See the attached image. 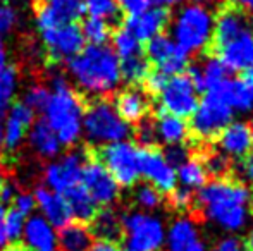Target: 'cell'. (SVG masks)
Returning a JSON list of instances; mask_svg holds the SVG:
<instances>
[{"label": "cell", "mask_w": 253, "mask_h": 251, "mask_svg": "<svg viewBox=\"0 0 253 251\" xmlns=\"http://www.w3.org/2000/svg\"><path fill=\"white\" fill-rule=\"evenodd\" d=\"M197 203L207 220L227 232H238L250 220V189L233 179H213L198 189Z\"/></svg>", "instance_id": "6da1fadb"}, {"label": "cell", "mask_w": 253, "mask_h": 251, "mask_svg": "<svg viewBox=\"0 0 253 251\" xmlns=\"http://www.w3.org/2000/svg\"><path fill=\"white\" fill-rule=\"evenodd\" d=\"M67 71L76 86L84 93L105 98L119 88L121 64L107 45H88L67 61Z\"/></svg>", "instance_id": "7a4b0ae2"}, {"label": "cell", "mask_w": 253, "mask_h": 251, "mask_svg": "<svg viewBox=\"0 0 253 251\" xmlns=\"http://www.w3.org/2000/svg\"><path fill=\"white\" fill-rule=\"evenodd\" d=\"M43 112V121L55 133L62 146H74L80 141L83 136L84 104L64 76H55L52 79L50 98Z\"/></svg>", "instance_id": "3957f363"}, {"label": "cell", "mask_w": 253, "mask_h": 251, "mask_svg": "<svg viewBox=\"0 0 253 251\" xmlns=\"http://www.w3.org/2000/svg\"><path fill=\"white\" fill-rule=\"evenodd\" d=\"M213 14L207 5L188 3L181 7L172 23V40L186 55L200 54L212 43Z\"/></svg>", "instance_id": "277c9868"}, {"label": "cell", "mask_w": 253, "mask_h": 251, "mask_svg": "<svg viewBox=\"0 0 253 251\" xmlns=\"http://www.w3.org/2000/svg\"><path fill=\"white\" fill-rule=\"evenodd\" d=\"M83 134L91 144L107 146L126 141L131 134V127L117 114L112 102L107 98H97L88 107H84Z\"/></svg>", "instance_id": "5b68a950"}, {"label": "cell", "mask_w": 253, "mask_h": 251, "mask_svg": "<svg viewBox=\"0 0 253 251\" xmlns=\"http://www.w3.org/2000/svg\"><path fill=\"white\" fill-rule=\"evenodd\" d=\"M123 251H162L166 225L150 212L123 215Z\"/></svg>", "instance_id": "8992f818"}, {"label": "cell", "mask_w": 253, "mask_h": 251, "mask_svg": "<svg viewBox=\"0 0 253 251\" xmlns=\"http://www.w3.org/2000/svg\"><path fill=\"white\" fill-rule=\"evenodd\" d=\"M140 151L131 141H119L102 146L98 162L109 171L119 188H131L140 179Z\"/></svg>", "instance_id": "52a82bcc"}, {"label": "cell", "mask_w": 253, "mask_h": 251, "mask_svg": "<svg viewBox=\"0 0 253 251\" xmlns=\"http://www.w3.org/2000/svg\"><path fill=\"white\" fill-rule=\"evenodd\" d=\"M233 117L234 112L227 107L226 102L217 93L207 91L191 115V131L200 140H212L233 122Z\"/></svg>", "instance_id": "ba28073f"}, {"label": "cell", "mask_w": 253, "mask_h": 251, "mask_svg": "<svg viewBox=\"0 0 253 251\" xmlns=\"http://www.w3.org/2000/svg\"><path fill=\"white\" fill-rule=\"evenodd\" d=\"M198 90L188 74H177L167 79L166 86L159 93V104L162 112L176 115L179 119L191 117L197 108Z\"/></svg>", "instance_id": "9c48e42d"}, {"label": "cell", "mask_w": 253, "mask_h": 251, "mask_svg": "<svg viewBox=\"0 0 253 251\" xmlns=\"http://www.w3.org/2000/svg\"><path fill=\"white\" fill-rule=\"evenodd\" d=\"M86 160L84 151L73 150L57 158L55 162H50L43 171V181L47 184L45 188L59 194H66L69 189L76 188L78 184H81V174Z\"/></svg>", "instance_id": "30bf717a"}, {"label": "cell", "mask_w": 253, "mask_h": 251, "mask_svg": "<svg viewBox=\"0 0 253 251\" xmlns=\"http://www.w3.org/2000/svg\"><path fill=\"white\" fill-rule=\"evenodd\" d=\"M143 54L147 61L155 64L157 71L167 77L183 74V71L188 67V57H190L167 35H159L148 40Z\"/></svg>", "instance_id": "8fae6325"}, {"label": "cell", "mask_w": 253, "mask_h": 251, "mask_svg": "<svg viewBox=\"0 0 253 251\" xmlns=\"http://www.w3.org/2000/svg\"><path fill=\"white\" fill-rule=\"evenodd\" d=\"M40 36L48 52V57L53 62H67L80 54L86 43L78 24H67V26L40 31Z\"/></svg>", "instance_id": "7c38bea8"}, {"label": "cell", "mask_w": 253, "mask_h": 251, "mask_svg": "<svg viewBox=\"0 0 253 251\" xmlns=\"http://www.w3.org/2000/svg\"><path fill=\"white\" fill-rule=\"evenodd\" d=\"M81 186L86 189L95 205L110 207L119 198V184L98 160H86L81 174Z\"/></svg>", "instance_id": "4fadbf2b"}, {"label": "cell", "mask_w": 253, "mask_h": 251, "mask_svg": "<svg viewBox=\"0 0 253 251\" xmlns=\"http://www.w3.org/2000/svg\"><path fill=\"white\" fill-rule=\"evenodd\" d=\"M140 176L160 193H170L177 184L176 169L167 162L162 151L153 148H143L140 151Z\"/></svg>", "instance_id": "5bb4252c"}, {"label": "cell", "mask_w": 253, "mask_h": 251, "mask_svg": "<svg viewBox=\"0 0 253 251\" xmlns=\"http://www.w3.org/2000/svg\"><path fill=\"white\" fill-rule=\"evenodd\" d=\"M83 14L84 7L81 0H42L37 7L38 31L76 24Z\"/></svg>", "instance_id": "9a60e30c"}, {"label": "cell", "mask_w": 253, "mask_h": 251, "mask_svg": "<svg viewBox=\"0 0 253 251\" xmlns=\"http://www.w3.org/2000/svg\"><path fill=\"white\" fill-rule=\"evenodd\" d=\"M166 251H209L197 222L190 217H177L166 229Z\"/></svg>", "instance_id": "2e32d148"}, {"label": "cell", "mask_w": 253, "mask_h": 251, "mask_svg": "<svg viewBox=\"0 0 253 251\" xmlns=\"http://www.w3.org/2000/svg\"><path fill=\"white\" fill-rule=\"evenodd\" d=\"M217 54L227 72H247L253 66V31L248 30L227 43L220 45Z\"/></svg>", "instance_id": "e0dca14e"}, {"label": "cell", "mask_w": 253, "mask_h": 251, "mask_svg": "<svg viewBox=\"0 0 253 251\" xmlns=\"http://www.w3.org/2000/svg\"><path fill=\"white\" fill-rule=\"evenodd\" d=\"M169 12L164 7H150L138 16H131L126 19V30L136 38L138 41H148L152 38L164 35V30L169 26Z\"/></svg>", "instance_id": "ac0fdd59"}, {"label": "cell", "mask_w": 253, "mask_h": 251, "mask_svg": "<svg viewBox=\"0 0 253 251\" xmlns=\"http://www.w3.org/2000/svg\"><path fill=\"white\" fill-rule=\"evenodd\" d=\"M248 30H252V24L247 14L243 10L236 9L234 5L226 7L213 17V47L219 48L220 45L227 43V41L240 36L241 33Z\"/></svg>", "instance_id": "d6986e66"}, {"label": "cell", "mask_w": 253, "mask_h": 251, "mask_svg": "<svg viewBox=\"0 0 253 251\" xmlns=\"http://www.w3.org/2000/svg\"><path fill=\"white\" fill-rule=\"evenodd\" d=\"M35 201H37V208L42 212V217L52 225L53 229H62L69 222H73V215L67 207V201L62 194L55 193V191L45 188V186H38L33 193Z\"/></svg>", "instance_id": "ffe728a7"}, {"label": "cell", "mask_w": 253, "mask_h": 251, "mask_svg": "<svg viewBox=\"0 0 253 251\" xmlns=\"http://www.w3.org/2000/svg\"><path fill=\"white\" fill-rule=\"evenodd\" d=\"M35 122V112L24 104H14L7 112L3 121V140L2 144L7 150H16L26 138L31 124Z\"/></svg>", "instance_id": "44dd1931"}, {"label": "cell", "mask_w": 253, "mask_h": 251, "mask_svg": "<svg viewBox=\"0 0 253 251\" xmlns=\"http://www.w3.org/2000/svg\"><path fill=\"white\" fill-rule=\"evenodd\" d=\"M212 93H217L233 112L250 114L253 112V86L247 79L226 77Z\"/></svg>", "instance_id": "7402d4cb"}, {"label": "cell", "mask_w": 253, "mask_h": 251, "mask_svg": "<svg viewBox=\"0 0 253 251\" xmlns=\"http://www.w3.org/2000/svg\"><path fill=\"white\" fill-rule=\"evenodd\" d=\"M252 146L253 140L250 127L245 122L233 121L219 134L220 153L226 155L227 158H245L252 151Z\"/></svg>", "instance_id": "603a6c76"}, {"label": "cell", "mask_w": 253, "mask_h": 251, "mask_svg": "<svg viewBox=\"0 0 253 251\" xmlns=\"http://www.w3.org/2000/svg\"><path fill=\"white\" fill-rule=\"evenodd\" d=\"M23 239L28 251H53L57 234L55 229L42 215H30L24 222Z\"/></svg>", "instance_id": "cb8c5ba5"}, {"label": "cell", "mask_w": 253, "mask_h": 251, "mask_svg": "<svg viewBox=\"0 0 253 251\" xmlns=\"http://www.w3.org/2000/svg\"><path fill=\"white\" fill-rule=\"evenodd\" d=\"M117 114L127 122V124H134V122H141L148 114L150 108V102H148L147 95L138 88H127V90L121 91L116 97L114 102Z\"/></svg>", "instance_id": "d4e9b609"}, {"label": "cell", "mask_w": 253, "mask_h": 251, "mask_svg": "<svg viewBox=\"0 0 253 251\" xmlns=\"http://www.w3.org/2000/svg\"><path fill=\"white\" fill-rule=\"evenodd\" d=\"M91 245H93V234L88 224L69 222L62 229H59L55 243L59 251H88Z\"/></svg>", "instance_id": "484cf974"}, {"label": "cell", "mask_w": 253, "mask_h": 251, "mask_svg": "<svg viewBox=\"0 0 253 251\" xmlns=\"http://www.w3.org/2000/svg\"><path fill=\"white\" fill-rule=\"evenodd\" d=\"M26 136H28V141H30L31 148H33L40 157H43V158L59 157L62 144L59 143L55 133L48 127V124L45 121L33 122Z\"/></svg>", "instance_id": "4316f807"}, {"label": "cell", "mask_w": 253, "mask_h": 251, "mask_svg": "<svg viewBox=\"0 0 253 251\" xmlns=\"http://www.w3.org/2000/svg\"><path fill=\"white\" fill-rule=\"evenodd\" d=\"M153 127H155L157 140L166 143L167 146L183 144L190 133V127L184 122V119L166 114V112H159V117L153 122Z\"/></svg>", "instance_id": "83f0119b"}, {"label": "cell", "mask_w": 253, "mask_h": 251, "mask_svg": "<svg viewBox=\"0 0 253 251\" xmlns=\"http://www.w3.org/2000/svg\"><path fill=\"white\" fill-rule=\"evenodd\" d=\"M90 231L93 238H98V241L116 243V239L123 234V217L112 208H103L91 218Z\"/></svg>", "instance_id": "f1b7e54d"}, {"label": "cell", "mask_w": 253, "mask_h": 251, "mask_svg": "<svg viewBox=\"0 0 253 251\" xmlns=\"http://www.w3.org/2000/svg\"><path fill=\"white\" fill-rule=\"evenodd\" d=\"M67 201V207L71 210L73 218H76V222H91V218L97 214V205L93 203V200L90 198V194L86 193V189L81 184H78L76 188L69 189L66 194H62Z\"/></svg>", "instance_id": "f546056e"}, {"label": "cell", "mask_w": 253, "mask_h": 251, "mask_svg": "<svg viewBox=\"0 0 253 251\" xmlns=\"http://www.w3.org/2000/svg\"><path fill=\"white\" fill-rule=\"evenodd\" d=\"M207 169L198 158H186L181 165L176 167V179L181 188L193 191L202 189L207 184Z\"/></svg>", "instance_id": "4dcf8cb0"}, {"label": "cell", "mask_w": 253, "mask_h": 251, "mask_svg": "<svg viewBox=\"0 0 253 251\" xmlns=\"http://www.w3.org/2000/svg\"><path fill=\"white\" fill-rule=\"evenodd\" d=\"M121 64V77L129 84H140L147 79L148 72H150V62L147 61L145 54L133 55L119 61Z\"/></svg>", "instance_id": "1f68e13d"}, {"label": "cell", "mask_w": 253, "mask_h": 251, "mask_svg": "<svg viewBox=\"0 0 253 251\" xmlns=\"http://www.w3.org/2000/svg\"><path fill=\"white\" fill-rule=\"evenodd\" d=\"M200 71L203 91H212L227 77V69L219 57H207L205 61L197 64Z\"/></svg>", "instance_id": "d6a6232c"}, {"label": "cell", "mask_w": 253, "mask_h": 251, "mask_svg": "<svg viewBox=\"0 0 253 251\" xmlns=\"http://www.w3.org/2000/svg\"><path fill=\"white\" fill-rule=\"evenodd\" d=\"M112 45H114L112 47L114 54L117 55L119 61L127 59V57H133V55H138V54L143 52L140 41H138L136 38H134L133 35L126 30V28H121V30L114 31Z\"/></svg>", "instance_id": "836d02e7"}, {"label": "cell", "mask_w": 253, "mask_h": 251, "mask_svg": "<svg viewBox=\"0 0 253 251\" xmlns=\"http://www.w3.org/2000/svg\"><path fill=\"white\" fill-rule=\"evenodd\" d=\"M17 91V71L16 67L5 64L0 67V110H5L12 105Z\"/></svg>", "instance_id": "e575fe53"}, {"label": "cell", "mask_w": 253, "mask_h": 251, "mask_svg": "<svg viewBox=\"0 0 253 251\" xmlns=\"http://www.w3.org/2000/svg\"><path fill=\"white\" fill-rule=\"evenodd\" d=\"M80 28H81V33H83L84 41H88L90 45H105L107 40L112 36L109 23L97 19V17H86L83 21V26Z\"/></svg>", "instance_id": "d590c367"}, {"label": "cell", "mask_w": 253, "mask_h": 251, "mask_svg": "<svg viewBox=\"0 0 253 251\" xmlns=\"http://www.w3.org/2000/svg\"><path fill=\"white\" fill-rule=\"evenodd\" d=\"M84 7V12L88 17H97L102 21H116L121 14V7L117 0H81Z\"/></svg>", "instance_id": "8d00e7d4"}, {"label": "cell", "mask_w": 253, "mask_h": 251, "mask_svg": "<svg viewBox=\"0 0 253 251\" xmlns=\"http://www.w3.org/2000/svg\"><path fill=\"white\" fill-rule=\"evenodd\" d=\"M134 201H136V205L141 210L150 212L152 214V212L162 203V193L157 191L153 186L143 182V184L136 186V189H134Z\"/></svg>", "instance_id": "74e56055"}, {"label": "cell", "mask_w": 253, "mask_h": 251, "mask_svg": "<svg viewBox=\"0 0 253 251\" xmlns=\"http://www.w3.org/2000/svg\"><path fill=\"white\" fill-rule=\"evenodd\" d=\"M24 222H26V217L21 215L17 210H14V208L5 212V215H3V225H5V234L9 241H17V239L23 238Z\"/></svg>", "instance_id": "f35d334b"}, {"label": "cell", "mask_w": 253, "mask_h": 251, "mask_svg": "<svg viewBox=\"0 0 253 251\" xmlns=\"http://www.w3.org/2000/svg\"><path fill=\"white\" fill-rule=\"evenodd\" d=\"M50 98V90L47 86H42V84H35L31 86L30 90L26 91L24 95V102L23 104L26 105L28 108L31 110H43L47 107V102Z\"/></svg>", "instance_id": "ab89813d"}, {"label": "cell", "mask_w": 253, "mask_h": 251, "mask_svg": "<svg viewBox=\"0 0 253 251\" xmlns=\"http://www.w3.org/2000/svg\"><path fill=\"white\" fill-rule=\"evenodd\" d=\"M169 203L170 207L174 208V210L177 212H186L190 210L191 207H193L195 203V198H193V193L184 188H174L172 191H170L169 194Z\"/></svg>", "instance_id": "60d3db41"}, {"label": "cell", "mask_w": 253, "mask_h": 251, "mask_svg": "<svg viewBox=\"0 0 253 251\" xmlns=\"http://www.w3.org/2000/svg\"><path fill=\"white\" fill-rule=\"evenodd\" d=\"M203 165H205V169H207V174L220 178V176L226 174L227 169H229V158L220 153V151H217V153H210L209 157H207V160L203 162Z\"/></svg>", "instance_id": "b9f144b4"}, {"label": "cell", "mask_w": 253, "mask_h": 251, "mask_svg": "<svg viewBox=\"0 0 253 251\" xmlns=\"http://www.w3.org/2000/svg\"><path fill=\"white\" fill-rule=\"evenodd\" d=\"M14 210H17L24 217H30L33 215L35 208H37V201H35L33 193H26V191H17V194L14 196Z\"/></svg>", "instance_id": "7bdbcfd3"}, {"label": "cell", "mask_w": 253, "mask_h": 251, "mask_svg": "<svg viewBox=\"0 0 253 251\" xmlns=\"http://www.w3.org/2000/svg\"><path fill=\"white\" fill-rule=\"evenodd\" d=\"M17 10L9 3H0V35L10 33L17 24Z\"/></svg>", "instance_id": "ee69618b"}, {"label": "cell", "mask_w": 253, "mask_h": 251, "mask_svg": "<svg viewBox=\"0 0 253 251\" xmlns=\"http://www.w3.org/2000/svg\"><path fill=\"white\" fill-rule=\"evenodd\" d=\"M136 140H138V143H140L141 146L152 148V144L157 141L153 122H147L145 119L141 122H138V127H136Z\"/></svg>", "instance_id": "f6af8a7d"}, {"label": "cell", "mask_w": 253, "mask_h": 251, "mask_svg": "<svg viewBox=\"0 0 253 251\" xmlns=\"http://www.w3.org/2000/svg\"><path fill=\"white\" fill-rule=\"evenodd\" d=\"M153 0H121L119 7L121 10L127 14V17L131 16H138V14L145 12L152 7Z\"/></svg>", "instance_id": "bcb514c9"}, {"label": "cell", "mask_w": 253, "mask_h": 251, "mask_svg": "<svg viewBox=\"0 0 253 251\" xmlns=\"http://www.w3.org/2000/svg\"><path fill=\"white\" fill-rule=\"evenodd\" d=\"M164 157L167 158V162H169L170 165H172L174 169L177 167V165L183 164L186 158H190V155H188V150L184 144H174V146H167L166 151H162Z\"/></svg>", "instance_id": "7dc6e473"}, {"label": "cell", "mask_w": 253, "mask_h": 251, "mask_svg": "<svg viewBox=\"0 0 253 251\" xmlns=\"http://www.w3.org/2000/svg\"><path fill=\"white\" fill-rule=\"evenodd\" d=\"M167 79H169V77L164 76V74L159 72V71H150V72H148V76H147V79H145L143 83H145V86H147V90L150 91V93L159 95L160 91H162V88L166 86Z\"/></svg>", "instance_id": "c3c4849f"}, {"label": "cell", "mask_w": 253, "mask_h": 251, "mask_svg": "<svg viewBox=\"0 0 253 251\" xmlns=\"http://www.w3.org/2000/svg\"><path fill=\"white\" fill-rule=\"evenodd\" d=\"M210 251H245V245L238 238L229 236V238H224L219 243H215V246Z\"/></svg>", "instance_id": "681fc988"}, {"label": "cell", "mask_w": 253, "mask_h": 251, "mask_svg": "<svg viewBox=\"0 0 253 251\" xmlns=\"http://www.w3.org/2000/svg\"><path fill=\"white\" fill-rule=\"evenodd\" d=\"M17 194V188L16 184H12V182H3L2 188H0V205L3 207H9L10 203L14 201V196Z\"/></svg>", "instance_id": "f907efd6"}, {"label": "cell", "mask_w": 253, "mask_h": 251, "mask_svg": "<svg viewBox=\"0 0 253 251\" xmlns=\"http://www.w3.org/2000/svg\"><path fill=\"white\" fill-rule=\"evenodd\" d=\"M241 174H243L245 181L250 186H253V151L243 158V165H241Z\"/></svg>", "instance_id": "816d5d0a"}, {"label": "cell", "mask_w": 253, "mask_h": 251, "mask_svg": "<svg viewBox=\"0 0 253 251\" xmlns=\"http://www.w3.org/2000/svg\"><path fill=\"white\" fill-rule=\"evenodd\" d=\"M88 251H123V248L112 241H97L91 245V248Z\"/></svg>", "instance_id": "f5cc1de1"}, {"label": "cell", "mask_w": 253, "mask_h": 251, "mask_svg": "<svg viewBox=\"0 0 253 251\" xmlns=\"http://www.w3.org/2000/svg\"><path fill=\"white\" fill-rule=\"evenodd\" d=\"M233 2V5L236 7V9L243 10L245 14H252L253 16V0H231Z\"/></svg>", "instance_id": "db71d44e"}, {"label": "cell", "mask_w": 253, "mask_h": 251, "mask_svg": "<svg viewBox=\"0 0 253 251\" xmlns=\"http://www.w3.org/2000/svg\"><path fill=\"white\" fill-rule=\"evenodd\" d=\"M3 215H5V210L0 207V250H3L9 243L7 239V234H5V225H3Z\"/></svg>", "instance_id": "11a10c76"}, {"label": "cell", "mask_w": 253, "mask_h": 251, "mask_svg": "<svg viewBox=\"0 0 253 251\" xmlns=\"http://www.w3.org/2000/svg\"><path fill=\"white\" fill-rule=\"evenodd\" d=\"M155 2H159L160 3V7H174V5H177V3H181L183 0H155Z\"/></svg>", "instance_id": "9f6ffc18"}, {"label": "cell", "mask_w": 253, "mask_h": 251, "mask_svg": "<svg viewBox=\"0 0 253 251\" xmlns=\"http://www.w3.org/2000/svg\"><path fill=\"white\" fill-rule=\"evenodd\" d=\"M5 47H3V40H2V35H0V67L5 66Z\"/></svg>", "instance_id": "6f0895ef"}, {"label": "cell", "mask_w": 253, "mask_h": 251, "mask_svg": "<svg viewBox=\"0 0 253 251\" xmlns=\"http://www.w3.org/2000/svg\"><path fill=\"white\" fill-rule=\"evenodd\" d=\"M245 251H253V227L250 229L247 236V245H245Z\"/></svg>", "instance_id": "680465c9"}, {"label": "cell", "mask_w": 253, "mask_h": 251, "mask_svg": "<svg viewBox=\"0 0 253 251\" xmlns=\"http://www.w3.org/2000/svg\"><path fill=\"white\" fill-rule=\"evenodd\" d=\"M2 140H3V117H2V110H0V146H2Z\"/></svg>", "instance_id": "91938a15"}, {"label": "cell", "mask_w": 253, "mask_h": 251, "mask_svg": "<svg viewBox=\"0 0 253 251\" xmlns=\"http://www.w3.org/2000/svg\"><path fill=\"white\" fill-rule=\"evenodd\" d=\"M247 81H248V83H250L252 86H253V66L250 67V69L247 71Z\"/></svg>", "instance_id": "94428289"}, {"label": "cell", "mask_w": 253, "mask_h": 251, "mask_svg": "<svg viewBox=\"0 0 253 251\" xmlns=\"http://www.w3.org/2000/svg\"><path fill=\"white\" fill-rule=\"evenodd\" d=\"M3 182H5V179H3V165H2V160H0V188H2Z\"/></svg>", "instance_id": "6125c7cd"}, {"label": "cell", "mask_w": 253, "mask_h": 251, "mask_svg": "<svg viewBox=\"0 0 253 251\" xmlns=\"http://www.w3.org/2000/svg\"><path fill=\"white\" fill-rule=\"evenodd\" d=\"M193 3H200V5H207V3L213 2V0H191Z\"/></svg>", "instance_id": "be15d7a7"}, {"label": "cell", "mask_w": 253, "mask_h": 251, "mask_svg": "<svg viewBox=\"0 0 253 251\" xmlns=\"http://www.w3.org/2000/svg\"><path fill=\"white\" fill-rule=\"evenodd\" d=\"M7 251H28L26 248H21V246H12V248H9Z\"/></svg>", "instance_id": "e7e4bbea"}, {"label": "cell", "mask_w": 253, "mask_h": 251, "mask_svg": "<svg viewBox=\"0 0 253 251\" xmlns=\"http://www.w3.org/2000/svg\"><path fill=\"white\" fill-rule=\"evenodd\" d=\"M248 127H250V134H252V140H253V117H252V122L248 124Z\"/></svg>", "instance_id": "03108f58"}, {"label": "cell", "mask_w": 253, "mask_h": 251, "mask_svg": "<svg viewBox=\"0 0 253 251\" xmlns=\"http://www.w3.org/2000/svg\"><path fill=\"white\" fill-rule=\"evenodd\" d=\"M0 2H2V0H0Z\"/></svg>", "instance_id": "003e7915"}]
</instances>
